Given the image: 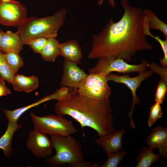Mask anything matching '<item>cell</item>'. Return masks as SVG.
<instances>
[{"label": "cell", "mask_w": 167, "mask_h": 167, "mask_svg": "<svg viewBox=\"0 0 167 167\" xmlns=\"http://www.w3.org/2000/svg\"><path fill=\"white\" fill-rule=\"evenodd\" d=\"M120 3L124 9L122 17L116 22L110 19L99 34L92 36L89 58H120L128 62L138 52L152 49L144 31V10L131 6L127 0Z\"/></svg>", "instance_id": "6da1fadb"}, {"label": "cell", "mask_w": 167, "mask_h": 167, "mask_svg": "<svg viewBox=\"0 0 167 167\" xmlns=\"http://www.w3.org/2000/svg\"><path fill=\"white\" fill-rule=\"evenodd\" d=\"M57 101L54 111L57 115L70 116L79 122L82 128L88 127L94 130L99 137L116 131L109 100H92L80 95L76 88H73Z\"/></svg>", "instance_id": "7a4b0ae2"}, {"label": "cell", "mask_w": 167, "mask_h": 167, "mask_svg": "<svg viewBox=\"0 0 167 167\" xmlns=\"http://www.w3.org/2000/svg\"><path fill=\"white\" fill-rule=\"evenodd\" d=\"M67 12L66 9H61L46 17L27 18L18 27L16 32L24 45L37 37L56 38L59 30L63 24Z\"/></svg>", "instance_id": "3957f363"}, {"label": "cell", "mask_w": 167, "mask_h": 167, "mask_svg": "<svg viewBox=\"0 0 167 167\" xmlns=\"http://www.w3.org/2000/svg\"><path fill=\"white\" fill-rule=\"evenodd\" d=\"M50 137L56 153L46 160L47 164L56 167L65 165L75 167L84 161L81 144L74 137L70 135L66 136L51 135Z\"/></svg>", "instance_id": "277c9868"}, {"label": "cell", "mask_w": 167, "mask_h": 167, "mask_svg": "<svg viewBox=\"0 0 167 167\" xmlns=\"http://www.w3.org/2000/svg\"><path fill=\"white\" fill-rule=\"evenodd\" d=\"M30 115L34 126V130L45 134L57 136H66L77 131L72 122L63 116L52 114L40 117L34 113Z\"/></svg>", "instance_id": "5b68a950"}, {"label": "cell", "mask_w": 167, "mask_h": 167, "mask_svg": "<svg viewBox=\"0 0 167 167\" xmlns=\"http://www.w3.org/2000/svg\"><path fill=\"white\" fill-rule=\"evenodd\" d=\"M106 76L100 73H89L76 88L77 92L82 96L95 101L109 100L111 88L108 84Z\"/></svg>", "instance_id": "8992f818"}, {"label": "cell", "mask_w": 167, "mask_h": 167, "mask_svg": "<svg viewBox=\"0 0 167 167\" xmlns=\"http://www.w3.org/2000/svg\"><path fill=\"white\" fill-rule=\"evenodd\" d=\"M139 64H129L122 58L115 59L99 58L96 66L88 69L89 73L102 74L107 76L112 72L129 73L136 72L139 73L147 70L148 61L142 59Z\"/></svg>", "instance_id": "52a82bcc"}, {"label": "cell", "mask_w": 167, "mask_h": 167, "mask_svg": "<svg viewBox=\"0 0 167 167\" xmlns=\"http://www.w3.org/2000/svg\"><path fill=\"white\" fill-rule=\"evenodd\" d=\"M25 6L14 0H0V24L8 26L21 25L27 18Z\"/></svg>", "instance_id": "ba28073f"}, {"label": "cell", "mask_w": 167, "mask_h": 167, "mask_svg": "<svg viewBox=\"0 0 167 167\" xmlns=\"http://www.w3.org/2000/svg\"><path fill=\"white\" fill-rule=\"evenodd\" d=\"M153 73L150 69L140 72L138 75L133 77H130L129 73L121 75L110 73L106 76L108 81H112L116 83L124 84L131 90L133 101L131 110L128 115L131 118L130 124L133 129H134L135 127L132 118L133 111L135 104H138L140 102L139 99L136 95L137 89L143 81L151 76Z\"/></svg>", "instance_id": "9c48e42d"}, {"label": "cell", "mask_w": 167, "mask_h": 167, "mask_svg": "<svg viewBox=\"0 0 167 167\" xmlns=\"http://www.w3.org/2000/svg\"><path fill=\"white\" fill-rule=\"evenodd\" d=\"M26 145L28 149L37 158L50 157L52 156L53 148L52 142L46 134L35 130L30 131Z\"/></svg>", "instance_id": "30bf717a"}, {"label": "cell", "mask_w": 167, "mask_h": 167, "mask_svg": "<svg viewBox=\"0 0 167 167\" xmlns=\"http://www.w3.org/2000/svg\"><path fill=\"white\" fill-rule=\"evenodd\" d=\"M87 75L77 64L65 59L61 86L77 88Z\"/></svg>", "instance_id": "8fae6325"}, {"label": "cell", "mask_w": 167, "mask_h": 167, "mask_svg": "<svg viewBox=\"0 0 167 167\" xmlns=\"http://www.w3.org/2000/svg\"><path fill=\"white\" fill-rule=\"evenodd\" d=\"M68 89L67 87H62L57 90L54 93L38 100L37 101L27 106L13 110L2 109L6 118L8 121L17 122L20 117L26 111L34 107L37 106L45 102L53 99L57 100L67 93Z\"/></svg>", "instance_id": "7c38bea8"}, {"label": "cell", "mask_w": 167, "mask_h": 167, "mask_svg": "<svg viewBox=\"0 0 167 167\" xmlns=\"http://www.w3.org/2000/svg\"><path fill=\"white\" fill-rule=\"evenodd\" d=\"M125 131V129L122 128L104 136L99 137L95 139V142L107 154L121 151L122 149V138Z\"/></svg>", "instance_id": "4fadbf2b"}, {"label": "cell", "mask_w": 167, "mask_h": 167, "mask_svg": "<svg viewBox=\"0 0 167 167\" xmlns=\"http://www.w3.org/2000/svg\"><path fill=\"white\" fill-rule=\"evenodd\" d=\"M149 147L157 148L162 157L167 158V128L161 125L154 127L146 140Z\"/></svg>", "instance_id": "5bb4252c"}, {"label": "cell", "mask_w": 167, "mask_h": 167, "mask_svg": "<svg viewBox=\"0 0 167 167\" xmlns=\"http://www.w3.org/2000/svg\"><path fill=\"white\" fill-rule=\"evenodd\" d=\"M59 55L65 60L76 64L81 63L83 57L81 46L76 39H71L60 44Z\"/></svg>", "instance_id": "9a60e30c"}, {"label": "cell", "mask_w": 167, "mask_h": 167, "mask_svg": "<svg viewBox=\"0 0 167 167\" xmlns=\"http://www.w3.org/2000/svg\"><path fill=\"white\" fill-rule=\"evenodd\" d=\"M24 45L17 32L7 31L3 33L0 42V49L5 53H19L23 49Z\"/></svg>", "instance_id": "2e32d148"}, {"label": "cell", "mask_w": 167, "mask_h": 167, "mask_svg": "<svg viewBox=\"0 0 167 167\" xmlns=\"http://www.w3.org/2000/svg\"><path fill=\"white\" fill-rule=\"evenodd\" d=\"M22 127V126L17 122L8 121L6 131L0 138V149L3 150L4 155L6 158H9L13 154V137L15 132Z\"/></svg>", "instance_id": "e0dca14e"}, {"label": "cell", "mask_w": 167, "mask_h": 167, "mask_svg": "<svg viewBox=\"0 0 167 167\" xmlns=\"http://www.w3.org/2000/svg\"><path fill=\"white\" fill-rule=\"evenodd\" d=\"M38 78L34 75L26 76L16 73L12 84L15 91L26 93L36 89L39 86Z\"/></svg>", "instance_id": "ac0fdd59"}, {"label": "cell", "mask_w": 167, "mask_h": 167, "mask_svg": "<svg viewBox=\"0 0 167 167\" xmlns=\"http://www.w3.org/2000/svg\"><path fill=\"white\" fill-rule=\"evenodd\" d=\"M60 44L56 38H48L46 44L40 53L42 59L46 62H54L59 55Z\"/></svg>", "instance_id": "d6986e66"}, {"label": "cell", "mask_w": 167, "mask_h": 167, "mask_svg": "<svg viewBox=\"0 0 167 167\" xmlns=\"http://www.w3.org/2000/svg\"><path fill=\"white\" fill-rule=\"evenodd\" d=\"M153 149L149 147H144L141 150L137 157L136 167H149L154 162L159 161L161 155L155 154Z\"/></svg>", "instance_id": "ffe728a7"}, {"label": "cell", "mask_w": 167, "mask_h": 167, "mask_svg": "<svg viewBox=\"0 0 167 167\" xmlns=\"http://www.w3.org/2000/svg\"><path fill=\"white\" fill-rule=\"evenodd\" d=\"M149 18L147 15L145 17L144 24V31L145 35L149 36L156 40L160 44L164 54V57L160 59V64L162 66L167 67V38L161 39L158 35L154 36L150 32L148 28Z\"/></svg>", "instance_id": "44dd1931"}, {"label": "cell", "mask_w": 167, "mask_h": 167, "mask_svg": "<svg viewBox=\"0 0 167 167\" xmlns=\"http://www.w3.org/2000/svg\"><path fill=\"white\" fill-rule=\"evenodd\" d=\"M149 18L148 28L149 30L156 29L161 31L165 38H167V24L161 20L152 10L144 9Z\"/></svg>", "instance_id": "7402d4cb"}, {"label": "cell", "mask_w": 167, "mask_h": 167, "mask_svg": "<svg viewBox=\"0 0 167 167\" xmlns=\"http://www.w3.org/2000/svg\"><path fill=\"white\" fill-rule=\"evenodd\" d=\"M4 52L0 49V76L5 81L12 84L16 74L11 69L5 60Z\"/></svg>", "instance_id": "603a6c76"}, {"label": "cell", "mask_w": 167, "mask_h": 167, "mask_svg": "<svg viewBox=\"0 0 167 167\" xmlns=\"http://www.w3.org/2000/svg\"><path fill=\"white\" fill-rule=\"evenodd\" d=\"M4 56L7 64L16 74L24 64L23 60L18 53H4Z\"/></svg>", "instance_id": "cb8c5ba5"}, {"label": "cell", "mask_w": 167, "mask_h": 167, "mask_svg": "<svg viewBox=\"0 0 167 167\" xmlns=\"http://www.w3.org/2000/svg\"><path fill=\"white\" fill-rule=\"evenodd\" d=\"M127 154V152L125 150L107 154L108 157L107 161L100 167H117Z\"/></svg>", "instance_id": "d4e9b609"}, {"label": "cell", "mask_w": 167, "mask_h": 167, "mask_svg": "<svg viewBox=\"0 0 167 167\" xmlns=\"http://www.w3.org/2000/svg\"><path fill=\"white\" fill-rule=\"evenodd\" d=\"M162 113L161 105L157 103L150 108L148 123L149 127L152 126L156 121L162 117Z\"/></svg>", "instance_id": "484cf974"}, {"label": "cell", "mask_w": 167, "mask_h": 167, "mask_svg": "<svg viewBox=\"0 0 167 167\" xmlns=\"http://www.w3.org/2000/svg\"><path fill=\"white\" fill-rule=\"evenodd\" d=\"M48 39L42 37L34 38L29 40L26 45H29L33 52L40 54L47 42Z\"/></svg>", "instance_id": "4316f807"}, {"label": "cell", "mask_w": 167, "mask_h": 167, "mask_svg": "<svg viewBox=\"0 0 167 167\" xmlns=\"http://www.w3.org/2000/svg\"><path fill=\"white\" fill-rule=\"evenodd\" d=\"M167 91V83L161 80L159 82L154 95L155 103L162 104L165 99Z\"/></svg>", "instance_id": "83f0119b"}, {"label": "cell", "mask_w": 167, "mask_h": 167, "mask_svg": "<svg viewBox=\"0 0 167 167\" xmlns=\"http://www.w3.org/2000/svg\"><path fill=\"white\" fill-rule=\"evenodd\" d=\"M148 67H149L153 73L159 74L161 76V80L167 83V67L160 66L153 62L149 63Z\"/></svg>", "instance_id": "f1b7e54d"}, {"label": "cell", "mask_w": 167, "mask_h": 167, "mask_svg": "<svg viewBox=\"0 0 167 167\" xmlns=\"http://www.w3.org/2000/svg\"><path fill=\"white\" fill-rule=\"evenodd\" d=\"M11 93L10 89L6 85L5 81L0 76V97Z\"/></svg>", "instance_id": "f546056e"}, {"label": "cell", "mask_w": 167, "mask_h": 167, "mask_svg": "<svg viewBox=\"0 0 167 167\" xmlns=\"http://www.w3.org/2000/svg\"><path fill=\"white\" fill-rule=\"evenodd\" d=\"M99 163H92L89 162L84 161L77 164L75 167H98L100 166Z\"/></svg>", "instance_id": "4dcf8cb0"}, {"label": "cell", "mask_w": 167, "mask_h": 167, "mask_svg": "<svg viewBox=\"0 0 167 167\" xmlns=\"http://www.w3.org/2000/svg\"><path fill=\"white\" fill-rule=\"evenodd\" d=\"M104 0H99L97 2V4L99 6H101L104 2ZM109 3L110 5L112 8L113 9L116 5V3L114 0H108Z\"/></svg>", "instance_id": "1f68e13d"}, {"label": "cell", "mask_w": 167, "mask_h": 167, "mask_svg": "<svg viewBox=\"0 0 167 167\" xmlns=\"http://www.w3.org/2000/svg\"><path fill=\"white\" fill-rule=\"evenodd\" d=\"M4 32L2 29L0 28V42Z\"/></svg>", "instance_id": "d6a6232c"}]
</instances>
